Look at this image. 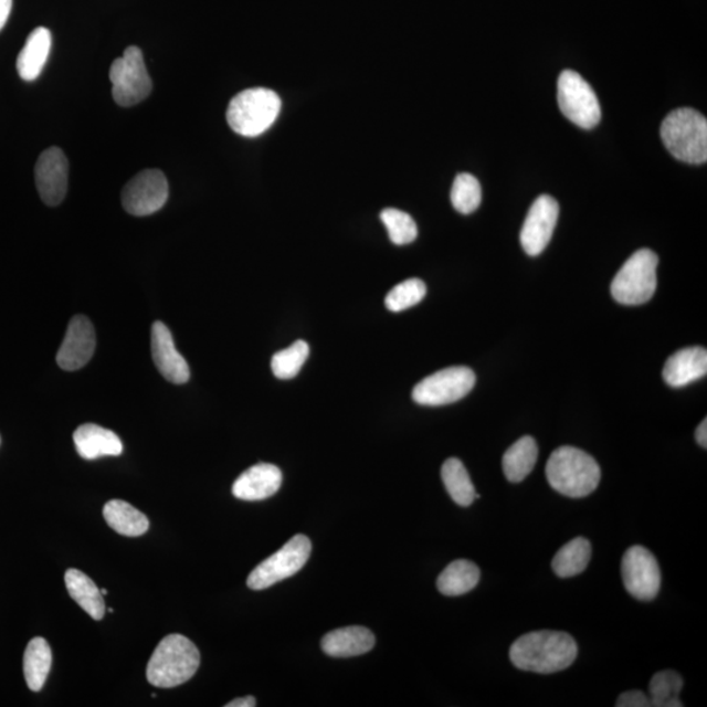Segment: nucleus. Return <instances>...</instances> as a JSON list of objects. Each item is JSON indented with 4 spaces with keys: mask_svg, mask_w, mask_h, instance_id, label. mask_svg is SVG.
<instances>
[{
    "mask_svg": "<svg viewBox=\"0 0 707 707\" xmlns=\"http://www.w3.org/2000/svg\"><path fill=\"white\" fill-rule=\"evenodd\" d=\"M151 352L155 366L169 383H188L190 370L187 360L177 351L171 330L161 321L151 328Z\"/></svg>",
    "mask_w": 707,
    "mask_h": 707,
    "instance_id": "dca6fc26",
    "label": "nucleus"
},
{
    "mask_svg": "<svg viewBox=\"0 0 707 707\" xmlns=\"http://www.w3.org/2000/svg\"><path fill=\"white\" fill-rule=\"evenodd\" d=\"M35 187L48 207H59L68 188V161L61 148L51 147L40 155L34 168Z\"/></svg>",
    "mask_w": 707,
    "mask_h": 707,
    "instance_id": "4468645a",
    "label": "nucleus"
},
{
    "mask_svg": "<svg viewBox=\"0 0 707 707\" xmlns=\"http://www.w3.org/2000/svg\"><path fill=\"white\" fill-rule=\"evenodd\" d=\"M257 705L256 698L252 696L233 699L225 707H254Z\"/></svg>",
    "mask_w": 707,
    "mask_h": 707,
    "instance_id": "c9c22d12",
    "label": "nucleus"
},
{
    "mask_svg": "<svg viewBox=\"0 0 707 707\" xmlns=\"http://www.w3.org/2000/svg\"><path fill=\"white\" fill-rule=\"evenodd\" d=\"M656 254L650 250L635 252L614 277L611 285L613 299L624 306H640L656 292Z\"/></svg>",
    "mask_w": 707,
    "mask_h": 707,
    "instance_id": "423d86ee",
    "label": "nucleus"
},
{
    "mask_svg": "<svg viewBox=\"0 0 707 707\" xmlns=\"http://www.w3.org/2000/svg\"><path fill=\"white\" fill-rule=\"evenodd\" d=\"M539 449L532 436H523L502 458L505 476L510 483H521L534 471Z\"/></svg>",
    "mask_w": 707,
    "mask_h": 707,
    "instance_id": "393cba45",
    "label": "nucleus"
},
{
    "mask_svg": "<svg viewBox=\"0 0 707 707\" xmlns=\"http://www.w3.org/2000/svg\"><path fill=\"white\" fill-rule=\"evenodd\" d=\"M546 473L550 486L570 498H583L595 492L601 477L597 460L570 445L550 455Z\"/></svg>",
    "mask_w": 707,
    "mask_h": 707,
    "instance_id": "7ed1b4c3",
    "label": "nucleus"
},
{
    "mask_svg": "<svg viewBox=\"0 0 707 707\" xmlns=\"http://www.w3.org/2000/svg\"><path fill=\"white\" fill-rule=\"evenodd\" d=\"M558 105L563 116L582 129H593L600 123L601 110L595 91L576 71L564 70L560 75Z\"/></svg>",
    "mask_w": 707,
    "mask_h": 707,
    "instance_id": "1a4fd4ad",
    "label": "nucleus"
},
{
    "mask_svg": "<svg viewBox=\"0 0 707 707\" xmlns=\"http://www.w3.org/2000/svg\"><path fill=\"white\" fill-rule=\"evenodd\" d=\"M109 80L113 98L124 108L146 101L152 91L144 54L137 46L127 48L124 55L112 63Z\"/></svg>",
    "mask_w": 707,
    "mask_h": 707,
    "instance_id": "0eeeda50",
    "label": "nucleus"
},
{
    "mask_svg": "<svg viewBox=\"0 0 707 707\" xmlns=\"http://www.w3.org/2000/svg\"><path fill=\"white\" fill-rule=\"evenodd\" d=\"M592 555V548L589 540L584 537H577L557 551L551 561V568L560 578H571L579 574L589 566Z\"/></svg>",
    "mask_w": 707,
    "mask_h": 707,
    "instance_id": "bb28decb",
    "label": "nucleus"
},
{
    "mask_svg": "<svg viewBox=\"0 0 707 707\" xmlns=\"http://www.w3.org/2000/svg\"><path fill=\"white\" fill-rule=\"evenodd\" d=\"M313 544L307 536L296 535L277 553L266 558L247 577L246 584L252 590H266L296 574L307 563Z\"/></svg>",
    "mask_w": 707,
    "mask_h": 707,
    "instance_id": "6e6552de",
    "label": "nucleus"
},
{
    "mask_svg": "<svg viewBox=\"0 0 707 707\" xmlns=\"http://www.w3.org/2000/svg\"><path fill=\"white\" fill-rule=\"evenodd\" d=\"M104 519L117 534L127 537L145 535L150 528V520L125 500L113 499L104 506Z\"/></svg>",
    "mask_w": 707,
    "mask_h": 707,
    "instance_id": "4be33fe9",
    "label": "nucleus"
},
{
    "mask_svg": "<svg viewBox=\"0 0 707 707\" xmlns=\"http://www.w3.org/2000/svg\"><path fill=\"white\" fill-rule=\"evenodd\" d=\"M0 444H2V437H0Z\"/></svg>",
    "mask_w": 707,
    "mask_h": 707,
    "instance_id": "58836bf2",
    "label": "nucleus"
},
{
    "mask_svg": "<svg viewBox=\"0 0 707 707\" xmlns=\"http://www.w3.org/2000/svg\"><path fill=\"white\" fill-rule=\"evenodd\" d=\"M380 219L386 225L389 239L395 245L413 243L419 235V229H416L413 218L404 211L386 209L381 211Z\"/></svg>",
    "mask_w": 707,
    "mask_h": 707,
    "instance_id": "2f4dec72",
    "label": "nucleus"
},
{
    "mask_svg": "<svg viewBox=\"0 0 707 707\" xmlns=\"http://www.w3.org/2000/svg\"><path fill=\"white\" fill-rule=\"evenodd\" d=\"M309 356L306 341H296L289 348L278 351L272 359V370L275 377L288 380L296 377Z\"/></svg>",
    "mask_w": 707,
    "mask_h": 707,
    "instance_id": "7c9ffc66",
    "label": "nucleus"
},
{
    "mask_svg": "<svg viewBox=\"0 0 707 707\" xmlns=\"http://www.w3.org/2000/svg\"><path fill=\"white\" fill-rule=\"evenodd\" d=\"M705 348L683 349L671 356L663 369V379L672 388H682L706 377Z\"/></svg>",
    "mask_w": 707,
    "mask_h": 707,
    "instance_id": "a211bd4d",
    "label": "nucleus"
},
{
    "mask_svg": "<svg viewBox=\"0 0 707 707\" xmlns=\"http://www.w3.org/2000/svg\"><path fill=\"white\" fill-rule=\"evenodd\" d=\"M281 108V98L274 91L250 88L232 98L228 122L239 136L254 138L271 129L277 122Z\"/></svg>",
    "mask_w": 707,
    "mask_h": 707,
    "instance_id": "39448f33",
    "label": "nucleus"
},
{
    "mask_svg": "<svg viewBox=\"0 0 707 707\" xmlns=\"http://www.w3.org/2000/svg\"><path fill=\"white\" fill-rule=\"evenodd\" d=\"M65 582L70 597L76 601L77 605L83 608L92 619L102 621L105 614L104 597L95 582L76 569L66 571Z\"/></svg>",
    "mask_w": 707,
    "mask_h": 707,
    "instance_id": "5701e85b",
    "label": "nucleus"
},
{
    "mask_svg": "<svg viewBox=\"0 0 707 707\" xmlns=\"http://www.w3.org/2000/svg\"><path fill=\"white\" fill-rule=\"evenodd\" d=\"M52 648L46 640L35 636L28 643L24 653V677L28 688L32 692L44 688L52 668Z\"/></svg>",
    "mask_w": 707,
    "mask_h": 707,
    "instance_id": "b1692460",
    "label": "nucleus"
},
{
    "mask_svg": "<svg viewBox=\"0 0 707 707\" xmlns=\"http://www.w3.org/2000/svg\"><path fill=\"white\" fill-rule=\"evenodd\" d=\"M560 214V207L553 197L542 194L528 211L520 233L523 250L528 256H539L548 246Z\"/></svg>",
    "mask_w": 707,
    "mask_h": 707,
    "instance_id": "ddd939ff",
    "label": "nucleus"
},
{
    "mask_svg": "<svg viewBox=\"0 0 707 707\" xmlns=\"http://www.w3.org/2000/svg\"><path fill=\"white\" fill-rule=\"evenodd\" d=\"M11 10L12 0H0V31L3 30L7 20H9Z\"/></svg>",
    "mask_w": 707,
    "mask_h": 707,
    "instance_id": "f704fd0d",
    "label": "nucleus"
},
{
    "mask_svg": "<svg viewBox=\"0 0 707 707\" xmlns=\"http://www.w3.org/2000/svg\"><path fill=\"white\" fill-rule=\"evenodd\" d=\"M52 51V33L45 27L35 28L28 35L25 45L18 56L17 68L21 80L33 82L44 70Z\"/></svg>",
    "mask_w": 707,
    "mask_h": 707,
    "instance_id": "412c9836",
    "label": "nucleus"
},
{
    "mask_svg": "<svg viewBox=\"0 0 707 707\" xmlns=\"http://www.w3.org/2000/svg\"><path fill=\"white\" fill-rule=\"evenodd\" d=\"M374 635L363 626H348L330 632L321 640L324 653L334 657H352L371 652Z\"/></svg>",
    "mask_w": 707,
    "mask_h": 707,
    "instance_id": "aec40b11",
    "label": "nucleus"
},
{
    "mask_svg": "<svg viewBox=\"0 0 707 707\" xmlns=\"http://www.w3.org/2000/svg\"><path fill=\"white\" fill-rule=\"evenodd\" d=\"M478 566L468 560H457L447 566L437 578V590L445 597H460L468 593L479 582Z\"/></svg>",
    "mask_w": 707,
    "mask_h": 707,
    "instance_id": "a878e982",
    "label": "nucleus"
},
{
    "mask_svg": "<svg viewBox=\"0 0 707 707\" xmlns=\"http://www.w3.org/2000/svg\"><path fill=\"white\" fill-rule=\"evenodd\" d=\"M442 479L455 504L468 507L476 499V489L472 484L468 471L458 458L445 460L442 466Z\"/></svg>",
    "mask_w": 707,
    "mask_h": 707,
    "instance_id": "cd10ccee",
    "label": "nucleus"
},
{
    "mask_svg": "<svg viewBox=\"0 0 707 707\" xmlns=\"http://www.w3.org/2000/svg\"><path fill=\"white\" fill-rule=\"evenodd\" d=\"M696 440L701 447H707V421L704 420L699 423V426L696 430Z\"/></svg>",
    "mask_w": 707,
    "mask_h": 707,
    "instance_id": "e433bc0d",
    "label": "nucleus"
},
{
    "mask_svg": "<svg viewBox=\"0 0 707 707\" xmlns=\"http://www.w3.org/2000/svg\"><path fill=\"white\" fill-rule=\"evenodd\" d=\"M683 677L676 671L657 672L648 684L650 704L654 707H680Z\"/></svg>",
    "mask_w": 707,
    "mask_h": 707,
    "instance_id": "c85d7f7f",
    "label": "nucleus"
},
{
    "mask_svg": "<svg viewBox=\"0 0 707 707\" xmlns=\"http://www.w3.org/2000/svg\"><path fill=\"white\" fill-rule=\"evenodd\" d=\"M77 454L84 460L123 455L124 445L116 433L94 423L82 424L74 433Z\"/></svg>",
    "mask_w": 707,
    "mask_h": 707,
    "instance_id": "6ab92c4d",
    "label": "nucleus"
},
{
    "mask_svg": "<svg viewBox=\"0 0 707 707\" xmlns=\"http://www.w3.org/2000/svg\"><path fill=\"white\" fill-rule=\"evenodd\" d=\"M96 331L86 316L71 318L65 339L56 352V363L65 371H76L94 357Z\"/></svg>",
    "mask_w": 707,
    "mask_h": 707,
    "instance_id": "2eb2a0df",
    "label": "nucleus"
},
{
    "mask_svg": "<svg viewBox=\"0 0 707 707\" xmlns=\"http://www.w3.org/2000/svg\"><path fill=\"white\" fill-rule=\"evenodd\" d=\"M622 581L632 597L643 601L656 598L661 590L659 563L652 551L641 546L629 548L622 558Z\"/></svg>",
    "mask_w": 707,
    "mask_h": 707,
    "instance_id": "f8f14e48",
    "label": "nucleus"
},
{
    "mask_svg": "<svg viewBox=\"0 0 707 707\" xmlns=\"http://www.w3.org/2000/svg\"><path fill=\"white\" fill-rule=\"evenodd\" d=\"M169 187L167 177L159 169H146L126 183L123 207L134 217L152 215L165 208Z\"/></svg>",
    "mask_w": 707,
    "mask_h": 707,
    "instance_id": "9b49d317",
    "label": "nucleus"
},
{
    "mask_svg": "<svg viewBox=\"0 0 707 707\" xmlns=\"http://www.w3.org/2000/svg\"><path fill=\"white\" fill-rule=\"evenodd\" d=\"M426 285L421 279H408L389 292L386 306L391 313H401V310L416 306L426 296Z\"/></svg>",
    "mask_w": 707,
    "mask_h": 707,
    "instance_id": "473e14b6",
    "label": "nucleus"
},
{
    "mask_svg": "<svg viewBox=\"0 0 707 707\" xmlns=\"http://www.w3.org/2000/svg\"><path fill=\"white\" fill-rule=\"evenodd\" d=\"M281 486L282 472L278 466L261 463L239 476L232 486V494L242 500H264L273 497Z\"/></svg>",
    "mask_w": 707,
    "mask_h": 707,
    "instance_id": "f3484780",
    "label": "nucleus"
},
{
    "mask_svg": "<svg viewBox=\"0 0 707 707\" xmlns=\"http://www.w3.org/2000/svg\"><path fill=\"white\" fill-rule=\"evenodd\" d=\"M200 663L201 654L192 641L181 634L167 635L148 662L147 680L157 688L179 687L197 674Z\"/></svg>",
    "mask_w": 707,
    "mask_h": 707,
    "instance_id": "f03ea898",
    "label": "nucleus"
},
{
    "mask_svg": "<svg viewBox=\"0 0 707 707\" xmlns=\"http://www.w3.org/2000/svg\"><path fill=\"white\" fill-rule=\"evenodd\" d=\"M618 707H648L652 706L650 704V698L645 693L641 690H631L622 693V695L618 698L616 703Z\"/></svg>",
    "mask_w": 707,
    "mask_h": 707,
    "instance_id": "72a5a7b5",
    "label": "nucleus"
},
{
    "mask_svg": "<svg viewBox=\"0 0 707 707\" xmlns=\"http://www.w3.org/2000/svg\"><path fill=\"white\" fill-rule=\"evenodd\" d=\"M483 200V192L475 176L460 173L456 176L454 187L451 190V202L454 208L464 215L476 211Z\"/></svg>",
    "mask_w": 707,
    "mask_h": 707,
    "instance_id": "c756f323",
    "label": "nucleus"
},
{
    "mask_svg": "<svg viewBox=\"0 0 707 707\" xmlns=\"http://www.w3.org/2000/svg\"><path fill=\"white\" fill-rule=\"evenodd\" d=\"M476 384V374L468 367H450L430 374L413 389V400L423 407L454 404Z\"/></svg>",
    "mask_w": 707,
    "mask_h": 707,
    "instance_id": "9d476101",
    "label": "nucleus"
},
{
    "mask_svg": "<svg viewBox=\"0 0 707 707\" xmlns=\"http://www.w3.org/2000/svg\"><path fill=\"white\" fill-rule=\"evenodd\" d=\"M664 146L677 160L704 165L707 160V122L696 109L671 112L661 127Z\"/></svg>",
    "mask_w": 707,
    "mask_h": 707,
    "instance_id": "20e7f679",
    "label": "nucleus"
},
{
    "mask_svg": "<svg viewBox=\"0 0 707 707\" xmlns=\"http://www.w3.org/2000/svg\"><path fill=\"white\" fill-rule=\"evenodd\" d=\"M577 655L576 640L568 633L555 631L521 635L510 650V659L516 668L546 675L569 668Z\"/></svg>",
    "mask_w": 707,
    "mask_h": 707,
    "instance_id": "f257e3e1",
    "label": "nucleus"
},
{
    "mask_svg": "<svg viewBox=\"0 0 707 707\" xmlns=\"http://www.w3.org/2000/svg\"><path fill=\"white\" fill-rule=\"evenodd\" d=\"M102 595H103V597L108 595V591H106V590H102Z\"/></svg>",
    "mask_w": 707,
    "mask_h": 707,
    "instance_id": "4c0bfd02",
    "label": "nucleus"
}]
</instances>
